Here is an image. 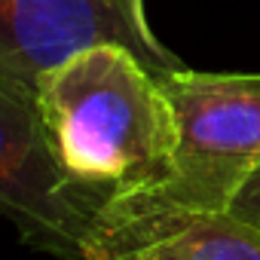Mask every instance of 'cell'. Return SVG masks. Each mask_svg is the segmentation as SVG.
Wrapping results in <instances>:
<instances>
[{"mask_svg": "<svg viewBox=\"0 0 260 260\" xmlns=\"http://www.w3.org/2000/svg\"><path fill=\"white\" fill-rule=\"evenodd\" d=\"M162 92L175 113V153L150 190L107 199L86 260H107L153 236L223 214L260 169V74L175 71Z\"/></svg>", "mask_w": 260, "mask_h": 260, "instance_id": "6da1fadb", "label": "cell"}, {"mask_svg": "<svg viewBox=\"0 0 260 260\" xmlns=\"http://www.w3.org/2000/svg\"><path fill=\"white\" fill-rule=\"evenodd\" d=\"M37 110L64 175L107 199L159 184L175 153L162 80L128 49L104 43L49 71Z\"/></svg>", "mask_w": 260, "mask_h": 260, "instance_id": "7a4b0ae2", "label": "cell"}, {"mask_svg": "<svg viewBox=\"0 0 260 260\" xmlns=\"http://www.w3.org/2000/svg\"><path fill=\"white\" fill-rule=\"evenodd\" d=\"M107 196L71 181L43 128L37 98L0 80V217L19 242L58 260H86Z\"/></svg>", "mask_w": 260, "mask_h": 260, "instance_id": "3957f363", "label": "cell"}, {"mask_svg": "<svg viewBox=\"0 0 260 260\" xmlns=\"http://www.w3.org/2000/svg\"><path fill=\"white\" fill-rule=\"evenodd\" d=\"M104 43L138 55L156 77L184 71L153 34L144 0H0V80L34 98L49 71Z\"/></svg>", "mask_w": 260, "mask_h": 260, "instance_id": "277c9868", "label": "cell"}, {"mask_svg": "<svg viewBox=\"0 0 260 260\" xmlns=\"http://www.w3.org/2000/svg\"><path fill=\"white\" fill-rule=\"evenodd\" d=\"M107 260H260V226L223 211L153 236Z\"/></svg>", "mask_w": 260, "mask_h": 260, "instance_id": "5b68a950", "label": "cell"}, {"mask_svg": "<svg viewBox=\"0 0 260 260\" xmlns=\"http://www.w3.org/2000/svg\"><path fill=\"white\" fill-rule=\"evenodd\" d=\"M233 214H239L242 220H248V223H254V226H260V169L251 175V181L245 184V190L236 196V202H233V208H230Z\"/></svg>", "mask_w": 260, "mask_h": 260, "instance_id": "8992f818", "label": "cell"}]
</instances>
